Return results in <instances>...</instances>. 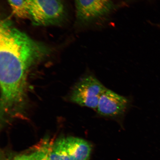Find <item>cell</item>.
I'll return each mask as SVG.
<instances>
[{"label":"cell","instance_id":"1","mask_svg":"<svg viewBox=\"0 0 160 160\" xmlns=\"http://www.w3.org/2000/svg\"><path fill=\"white\" fill-rule=\"evenodd\" d=\"M49 46L34 39L4 19L0 28L1 109L19 112L26 96L27 73L32 66L52 53Z\"/></svg>","mask_w":160,"mask_h":160},{"label":"cell","instance_id":"2","mask_svg":"<svg viewBox=\"0 0 160 160\" xmlns=\"http://www.w3.org/2000/svg\"><path fill=\"white\" fill-rule=\"evenodd\" d=\"M76 23L83 29L101 28L123 4L114 0H75Z\"/></svg>","mask_w":160,"mask_h":160},{"label":"cell","instance_id":"3","mask_svg":"<svg viewBox=\"0 0 160 160\" xmlns=\"http://www.w3.org/2000/svg\"><path fill=\"white\" fill-rule=\"evenodd\" d=\"M26 7L28 18L35 26L59 25L67 18L62 0H26Z\"/></svg>","mask_w":160,"mask_h":160},{"label":"cell","instance_id":"4","mask_svg":"<svg viewBox=\"0 0 160 160\" xmlns=\"http://www.w3.org/2000/svg\"><path fill=\"white\" fill-rule=\"evenodd\" d=\"M106 89L94 76H86L74 87L71 101L82 107L97 110L100 98Z\"/></svg>","mask_w":160,"mask_h":160},{"label":"cell","instance_id":"5","mask_svg":"<svg viewBox=\"0 0 160 160\" xmlns=\"http://www.w3.org/2000/svg\"><path fill=\"white\" fill-rule=\"evenodd\" d=\"M128 105L127 98L107 88L100 98L97 110L103 117L116 118L125 113Z\"/></svg>","mask_w":160,"mask_h":160},{"label":"cell","instance_id":"6","mask_svg":"<svg viewBox=\"0 0 160 160\" xmlns=\"http://www.w3.org/2000/svg\"><path fill=\"white\" fill-rule=\"evenodd\" d=\"M65 142L70 160H88L92 149L89 142L73 137L65 138Z\"/></svg>","mask_w":160,"mask_h":160},{"label":"cell","instance_id":"7","mask_svg":"<svg viewBox=\"0 0 160 160\" xmlns=\"http://www.w3.org/2000/svg\"><path fill=\"white\" fill-rule=\"evenodd\" d=\"M48 156L49 160H70L65 145V138L56 140L49 145Z\"/></svg>","mask_w":160,"mask_h":160},{"label":"cell","instance_id":"8","mask_svg":"<svg viewBox=\"0 0 160 160\" xmlns=\"http://www.w3.org/2000/svg\"><path fill=\"white\" fill-rule=\"evenodd\" d=\"M49 144H45L42 147L33 151L16 156L10 160H41L47 153Z\"/></svg>","mask_w":160,"mask_h":160},{"label":"cell","instance_id":"9","mask_svg":"<svg viewBox=\"0 0 160 160\" xmlns=\"http://www.w3.org/2000/svg\"><path fill=\"white\" fill-rule=\"evenodd\" d=\"M16 17L22 19L28 18L26 0H7Z\"/></svg>","mask_w":160,"mask_h":160},{"label":"cell","instance_id":"10","mask_svg":"<svg viewBox=\"0 0 160 160\" xmlns=\"http://www.w3.org/2000/svg\"><path fill=\"white\" fill-rule=\"evenodd\" d=\"M41 160H49L48 158V152L45 155L44 157H43L42 159Z\"/></svg>","mask_w":160,"mask_h":160}]
</instances>
